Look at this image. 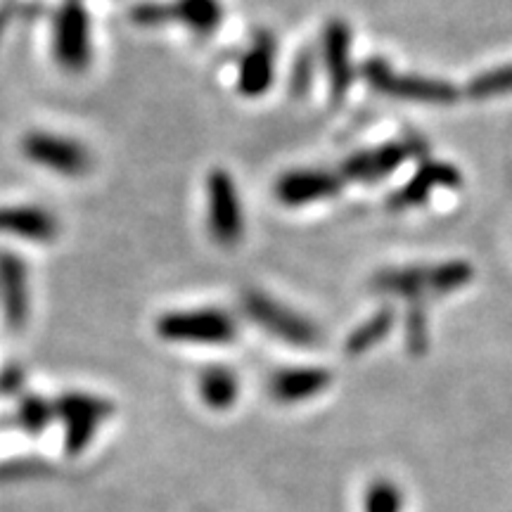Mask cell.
Wrapping results in <instances>:
<instances>
[{
	"label": "cell",
	"instance_id": "6da1fadb",
	"mask_svg": "<svg viewBox=\"0 0 512 512\" xmlns=\"http://www.w3.org/2000/svg\"><path fill=\"white\" fill-rule=\"evenodd\" d=\"M155 330L174 344L228 347L238 337V320L221 309H178L159 316Z\"/></svg>",
	"mask_w": 512,
	"mask_h": 512
},
{
	"label": "cell",
	"instance_id": "7a4b0ae2",
	"mask_svg": "<svg viewBox=\"0 0 512 512\" xmlns=\"http://www.w3.org/2000/svg\"><path fill=\"white\" fill-rule=\"evenodd\" d=\"M53 57L64 72L81 74L93 62L91 15L81 0H64L53 19Z\"/></svg>",
	"mask_w": 512,
	"mask_h": 512
},
{
	"label": "cell",
	"instance_id": "3957f363",
	"mask_svg": "<svg viewBox=\"0 0 512 512\" xmlns=\"http://www.w3.org/2000/svg\"><path fill=\"white\" fill-rule=\"evenodd\" d=\"M131 22L138 27L183 24L195 36L207 38L223 24L219 0H174V3H140L131 10Z\"/></svg>",
	"mask_w": 512,
	"mask_h": 512
},
{
	"label": "cell",
	"instance_id": "277c9868",
	"mask_svg": "<svg viewBox=\"0 0 512 512\" xmlns=\"http://www.w3.org/2000/svg\"><path fill=\"white\" fill-rule=\"evenodd\" d=\"M207 226L221 247H235L245 235V214L235 178L226 169H211L204 181Z\"/></svg>",
	"mask_w": 512,
	"mask_h": 512
},
{
	"label": "cell",
	"instance_id": "5b68a950",
	"mask_svg": "<svg viewBox=\"0 0 512 512\" xmlns=\"http://www.w3.org/2000/svg\"><path fill=\"white\" fill-rule=\"evenodd\" d=\"M242 309L261 330L271 332L273 337L283 339L294 347H316L320 332L309 318L299 316L290 306L280 304L278 299L268 297L266 292L249 290L242 294Z\"/></svg>",
	"mask_w": 512,
	"mask_h": 512
},
{
	"label": "cell",
	"instance_id": "8992f818",
	"mask_svg": "<svg viewBox=\"0 0 512 512\" xmlns=\"http://www.w3.org/2000/svg\"><path fill=\"white\" fill-rule=\"evenodd\" d=\"M22 155L31 164L64 178H81L93 169V157L86 145L50 131H29L22 138Z\"/></svg>",
	"mask_w": 512,
	"mask_h": 512
},
{
	"label": "cell",
	"instance_id": "52a82bcc",
	"mask_svg": "<svg viewBox=\"0 0 512 512\" xmlns=\"http://www.w3.org/2000/svg\"><path fill=\"white\" fill-rule=\"evenodd\" d=\"M363 76L370 86L377 91L389 95V98L413 100V102H453L456 100V91L451 83L425 79V76H406L396 74L387 62L382 60H368L363 64Z\"/></svg>",
	"mask_w": 512,
	"mask_h": 512
},
{
	"label": "cell",
	"instance_id": "ba28073f",
	"mask_svg": "<svg viewBox=\"0 0 512 512\" xmlns=\"http://www.w3.org/2000/svg\"><path fill=\"white\" fill-rule=\"evenodd\" d=\"M55 413L60 415L64 427H67V448L72 453H79L93 439L100 422L112 413V406L98 399V396L64 394L55 403Z\"/></svg>",
	"mask_w": 512,
	"mask_h": 512
},
{
	"label": "cell",
	"instance_id": "9c48e42d",
	"mask_svg": "<svg viewBox=\"0 0 512 512\" xmlns=\"http://www.w3.org/2000/svg\"><path fill=\"white\" fill-rule=\"evenodd\" d=\"M0 235L27 242H53L60 235V221L53 211L38 204H5L0 207Z\"/></svg>",
	"mask_w": 512,
	"mask_h": 512
},
{
	"label": "cell",
	"instance_id": "30bf717a",
	"mask_svg": "<svg viewBox=\"0 0 512 512\" xmlns=\"http://www.w3.org/2000/svg\"><path fill=\"white\" fill-rule=\"evenodd\" d=\"M0 304L12 330L24 328L29 318V273L27 264L17 254H0Z\"/></svg>",
	"mask_w": 512,
	"mask_h": 512
},
{
	"label": "cell",
	"instance_id": "8fae6325",
	"mask_svg": "<svg viewBox=\"0 0 512 512\" xmlns=\"http://www.w3.org/2000/svg\"><path fill=\"white\" fill-rule=\"evenodd\" d=\"M342 188V178L330 171H290L283 174L275 183V197L285 207H304V204L328 200L335 197Z\"/></svg>",
	"mask_w": 512,
	"mask_h": 512
},
{
	"label": "cell",
	"instance_id": "7c38bea8",
	"mask_svg": "<svg viewBox=\"0 0 512 512\" xmlns=\"http://www.w3.org/2000/svg\"><path fill=\"white\" fill-rule=\"evenodd\" d=\"M275 81V38L259 34L242 55L238 67V91L245 98H261Z\"/></svg>",
	"mask_w": 512,
	"mask_h": 512
},
{
	"label": "cell",
	"instance_id": "4fadbf2b",
	"mask_svg": "<svg viewBox=\"0 0 512 512\" xmlns=\"http://www.w3.org/2000/svg\"><path fill=\"white\" fill-rule=\"evenodd\" d=\"M323 57L330 76L332 98L342 100L351 83V31L339 19H332L323 31Z\"/></svg>",
	"mask_w": 512,
	"mask_h": 512
},
{
	"label": "cell",
	"instance_id": "5bb4252c",
	"mask_svg": "<svg viewBox=\"0 0 512 512\" xmlns=\"http://www.w3.org/2000/svg\"><path fill=\"white\" fill-rule=\"evenodd\" d=\"M408 155H411V147L403 143H392L377 147V150L370 152H358V155L349 157L342 166V176L351 178V181H380V178H387L396 166L406 162Z\"/></svg>",
	"mask_w": 512,
	"mask_h": 512
},
{
	"label": "cell",
	"instance_id": "9a60e30c",
	"mask_svg": "<svg viewBox=\"0 0 512 512\" xmlns=\"http://www.w3.org/2000/svg\"><path fill=\"white\" fill-rule=\"evenodd\" d=\"M332 375L323 368H287L278 370L271 377V389L273 399L280 403H299L309 401L311 396H316L328 389Z\"/></svg>",
	"mask_w": 512,
	"mask_h": 512
},
{
	"label": "cell",
	"instance_id": "2e32d148",
	"mask_svg": "<svg viewBox=\"0 0 512 512\" xmlns=\"http://www.w3.org/2000/svg\"><path fill=\"white\" fill-rule=\"evenodd\" d=\"M458 183H460V174L458 169H453V166L437 164V162L425 164L420 166V171L411 178V181L396 192L389 204H392L394 209L415 207V204L430 200V195L437 188H456Z\"/></svg>",
	"mask_w": 512,
	"mask_h": 512
},
{
	"label": "cell",
	"instance_id": "e0dca14e",
	"mask_svg": "<svg viewBox=\"0 0 512 512\" xmlns=\"http://www.w3.org/2000/svg\"><path fill=\"white\" fill-rule=\"evenodd\" d=\"M197 389H200V399L204 406L214 408V411H226V408L235 406V401H238L240 396L238 375H235L230 368H223V366L204 370L200 375V384H197Z\"/></svg>",
	"mask_w": 512,
	"mask_h": 512
},
{
	"label": "cell",
	"instance_id": "ac0fdd59",
	"mask_svg": "<svg viewBox=\"0 0 512 512\" xmlns=\"http://www.w3.org/2000/svg\"><path fill=\"white\" fill-rule=\"evenodd\" d=\"M375 290L399 297H422L434 294L432 268H399V271H384L375 278Z\"/></svg>",
	"mask_w": 512,
	"mask_h": 512
},
{
	"label": "cell",
	"instance_id": "d6986e66",
	"mask_svg": "<svg viewBox=\"0 0 512 512\" xmlns=\"http://www.w3.org/2000/svg\"><path fill=\"white\" fill-rule=\"evenodd\" d=\"M392 323H394L392 311L384 309L380 313H375V316L366 320L361 328H356L354 332H351V337L347 342L349 354H363V351L375 347V344L380 342V339L387 337V332L392 330Z\"/></svg>",
	"mask_w": 512,
	"mask_h": 512
},
{
	"label": "cell",
	"instance_id": "ffe728a7",
	"mask_svg": "<svg viewBox=\"0 0 512 512\" xmlns=\"http://www.w3.org/2000/svg\"><path fill=\"white\" fill-rule=\"evenodd\" d=\"M403 496L401 489H396L392 482L380 479V482L370 484L366 494V512H401Z\"/></svg>",
	"mask_w": 512,
	"mask_h": 512
},
{
	"label": "cell",
	"instance_id": "44dd1931",
	"mask_svg": "<svg viewBox=\"0 0 512 512\" xmlns=\"http://www.w3.org/2000/svg\"><path fill=\"white\" fill-rule=\"evenodd\" d=\"M470 91L475 98H491V95H503L512 91V64L498 67L494 72H486L472 81Z\"/></svg>",
	"mask_w": 512,
	"mask_h": 512
},
{
	"label": "cell",
	"instance_id": "7402d4cb",
	"mask_svg": "<svg viewBox=\"0 0 512 512\" xmlns=\"http://www.w3.org/2000/svg\"><path fill=\"white\" fill-rule=\"evenodd\" d=\"M53 413L55 406L43 401L41 396H29V399H24L22 406H19V422H22L29 432H41L43 427L53 420Z\"/></svg>",
	"mask_w": 512,
	"mask_h": 512
},
{
	"label": "cell",
	"instance_id": "603a6c76",
	"mask_svg": "<svg viewBox=\"0 0 512 512\" xmlns=\"http://www.w3.org/2000/svg\"><path fill=\"white\" fill-rule=\"evenodd\" d=\"M311 55H299L297 64H294L292 72V91L304 93L311 83Z\"/></svg>",
	"mask_w": 512,
	"mask_h": 512
}]
</instances>
